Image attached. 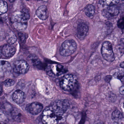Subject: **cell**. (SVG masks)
Returning a JSON list of instances; mask_svg holds the SVG:
<instances>
[{"label":"cell","instance_id":"cell-9","mask_svg":"<svg viewBox=\"0 0 124 124\" xmlns=\"http://www.w3.org/2000/svg\"><path fill=\"white\" fill-rule=\"evenodd\" d=\"M43 109V106L38 102H34L29 104L26 107V109L33 115L39 114Z\"/></svg>","mask_w":124,"mask_h":124},{"label":"cell","instance_id":"cell-28","mask_svg":"<svg viewBox=\"0 0 124 124\" xmlns=\"http://www.w3.org/2000/svg\"><path fill=\"white\" fill-rule=\"evenodd\" d=\"M120 66L121 67L124 68V61L122 62V63H120Z\"/></svg>","mask_w":124,"mask_h":124},{"label":"cell","instance_id":"cell-25","mask_svg":"<svg viewBox=\"0 0 124 124\" xmlns=\"http://www.w3.org/2000/svg\"><path fill=\"white\" fill-rule=\"evenodd\" d=\"M119 91L120 94L124 95V85H123L120 88Z\"/></svg>","mask_w":124,"mask_h":124},{"label":"cell","instance_id":"cell-31","mask_svg":"<svg viewBox=\"0 0 124 124\" xmlns=\"http://www.w3.org/2000/svg\"><path fill=\"white\" fill-rule=\"evenodd\" d=\"M123 106H124V103H123Z\"/></svg>","mask_w":124,"mask_h":124},{"label":"cell","instance_id":"cell-15","mask_svg":"<svg viewBox=\"0 0 124 124\" xmlns=\"http://www.w3.org/2000/svg\"><path fill=\"white\" fill-rule=\"evenodd\" d=\"M85 11V14L87 16L90 18H92L93 17L95 14V8L93 5L89 4L86 6Z\"/></svg>","mask_w":124,"mask_h":124},{"label":"cell","instance_id":"cell-27","mask_svg":"<svg viewBox=\"0 0 124 124\" xmlns=\"http://www.w3.org/2000/svg\"><path fill=\"white\" fill-rule=\"evenodd\" d=\"M111 78L112 77L111 75H107V76H106V77H105V81L107 82H109L111 80Z\"/></svg>","mask_w":124,"mask_h":124},{"label":"cell","instance_id":"cell-13","mask_svg":"<svg viewBox=\"0 0 124 124\" xmlns=\"http://www.w3.org/2000/svg\"><path fill=\"white\" fill-rule=\"evenodd\" d=\"M36 14L38 17L41 20H46L48 16L47 7L44 5L39 6L36 11Z\"/></svg>","mask_w":124,"mask_h":124},{"label":"cell","instance_id":"cell-24","mask_svg":"<svg viewBox=\"0 0 124 124\" xmlns=\"http://www.w3.org/2000/svg\"><path fill=\"white\" fill-rule=\"evenodd\" d=\"M117 26L120 29H124V17L120 18L117 22Z\"/></svg>","mask_w":124,"mask_h":124},{"label":"cell","instance_id":"cell-23","mask_svg":"<svg viewBox=\"0 0 124 124\" xmlns=\"http://www.w3.org/2000/svg\"><path fill=\"white\" fill-rule=\"evenodd\" d=\"M15 83V81L13 79H8L4 81L3 83L6 87H8L14 85Z\"/></svg>","mask_w":124,"mask_h":124},{"label":"cell","instance_id":"cell-26","mask_svg":"<svg viewBox=\"0 0 124 124\" xmlns=\"http://www.w3.org/2000/svg\"><path fill=\"white\" fill-rule=\"evenodd\" d=\"M19 38H20L21 40L22 41H23L25 39V36H24V35L23 34L21 33H19Z\"/></svg>","mask_w":124,"mask_h":124},{"label":"cell","instance_id":"cell-10","mask_svg":"<svg viewBox=\"0 0 124 124\" xmlns=\"http://www.w3.org/2000/svg\"><path fill=\"white\" fill-rule=\"evenodd\" d=\"M12 97L14 101L16 103L21 104L25 101L26 95L22 91L17 90L14 92Z\"/></svg>","mask_w":124,"mask_h":124},{"label":"cell","instance_id":"cell-12","mask_svg":"<svg viewBox=\"0 0 124 124\" xmlns=\"http://www.w3.org/2000/svg\"><path fill=\"white\" fill-rule=\"evenodd\" d=\"M16 48L10 44H6L3 47L2 52L3 55L7 58L12 57L16 53Z\"/></svg>","mask_w":124,"mask_h":124},{"label":"cell","instance_id":"cell-32","mask_svg":"<svg viewBox=\"0 0 124 124\" xmlns=\"http://www.w3.org/2000/svg\"><path fill=\"white\" fill-rule=\"evenodd\" d=\"M63 124V123H61V124Z\"/></svg>","mask_w":124,"mask_h":124},{"label":"cell","instance_id":"cell-7","mask_svg":"<svg viewBox=\"0 0 124 124\" xmlns=\"http://www.w3.org/2000/svg\"><path fill=\"white\" fill-rule=\"evenodd\" d=\"M30 18V14L29 10L26 8H24L20 13L14 16L13 20L15 22L27 23V22L29 19Z\"/></svg>","mask_w":124,"mask_h":124},{"label":"cell","instance_id":"cell-3","mask_svg":"<svg viewBox=\"0 0 124 124\" xmlns=\"http://www.w3.org/2000/svg\"><path fill=\"white\" fill-rule=\"evenodd\" d=\"M77 48V43L74 40H67L62 43L59 52L63 56H69L75 52Z\"/></svg>","mask_w":124,"mask_h":124},{"label":"cell","instance_id":"cell-18","mask_svg":"<svg viewBox=\"0 0 124 124\" xmlns=\"http://www.w3.org/2000/svg\"><path fill=\"white\" fill-rule=\"evenodd\" d=\"M100 3L104 5L110 6L115 5L119 3V0H101L99 1Z\"/></svg>","mask_w":124,"mask_h":124},{"label":"cell","instance_id":"cell-11","mask_svg":"<svg viewBox=\"0 0 124 124\" xmlns=\"http://www.w3.org/2000/svg\"><path fill=\"white\" fill-rule=\"evenodd\" d=\"M88 27L85 23L79 24L77 27V37L79 39L83 40L85 37L88 33Z\"/></svg>","mask_w":124,"mask_h":124},{"label":"cell","instance_id":"cell-22","mask_svg":"<svg viewBox=\"0 0 124 124\" xmlns=\"http://www.w3.org/2000/svg\"><path fill=\"white\" fill-rule=\"evenodd\" d=\"M115 77L121 80H124V71H119L115 73L114 75Z\"/></svg>","mask_w":124,"mask_h":124},{"label":"cell","instance_id":"cell-19","mask_svg":"<svg viewBox=\"0 0 124 124\" xmlns=\"http://www.w3.org/2000/svg\"><path fill=\"white\" fill-rule=\"evenodd\" d=\"M17 38L15 34L12 32L9 35L8 38V44L12 45L14 44L17 41Z\"/></svg>","mask_w":124,"mask_h":124},{"label":"cell","instance_id":"cell-21","mask_svg":"<svg viewBox=\"0 0 124 124\" xmlns=\"http://www.w3.org/2000/svg\"><path fill=\"white\" fill-rule=\"evenodd\" d=\"M30 58L31 59V61L32 63L34 65H35V66H38V65H39L41 63L40 61H39L38 58L36 56L32 55L30 57Z\"/></svg>","mask_w":124,"mask_h":124},{"label":"cell","instance_id":"cell-20","mask_svg":"<svg viewBox=\"0 0 124 124\" xmlns=\"http://www.w3.org/2000/svg\"><path fill=\"white\" fill-rule=\"evenodd\" d=\"M15 27L18 30L20 31H23L27 28V23L22 22H16Z\"/></svg>","mask_w":124,"mask_h":124},{"label":"cell","instance_id":"cell-5","mask_svg":"<svg viewBox=\"0 0 124 124\" xmlns=\"http://www.w3.org/2000/svg\"><path fill=\"white\" fill-rule=\"evenodd\" d=\"M46 72L49 76L53 77L63 74L66 72L67 70L61 64H53L48 66Z\"/></svg>","mask_w":124,"mask_h":124},{"label":"cell","instance_id":"cell-30","mask_svg":"<svg viewBox=\"0 0 124 124\" xmlns=\"http://www.w3.org/2000/svg\"><path fill=\"white\" fill-rule=\"evenodd\" d=\"M10 2H15V0H9Z\"/></svg>","mask_w":124,"mask_h":124},{"label":"cell","instance_id":"cell-29","mask_svg":"<svg viewBox=\"0 0 124 124\" xmlns=\"http://www.w3.org/2000/svg\"><path fill=\"white\" fill-rule=\"evenodd\" d=\"M95 124H104L103 123L101 122H98L97 123H96Z\"/></svg>","mask_w":124,"mask_h":124},{"label":"cell","instance_id":"cell-4","mask_svg":"<svg viewBox=\"0 0 124 124\" xmlns=\"http://www.w3.org/2000/svg\"><path fill=\"white\" fill-rule=\"evenodd\" d=\"M101 53L103 58L107 61L111 62L114 60L112 45L109 41H105L103 43L101 46Z\"/></svg>","mask_w":124,"mask_h":124},{"label":"cell","instance_id":"cell-16","mask_svg":"<svg viewBox=\"0 0 124 124\" xmlns=\"http://www.w3.org/2000/svg\"><path fill=\"white\" fill-rule=\"evenodd\" d=\"M123 118V115L121 112L118 110L114 111L112 114V118L115 121L121 120Z\"/></svg>","mask_w":124,"mask_h":124},{"label":"cell","instance_id":"cell-2","mask_svg":"<svg viewBox=\"0 0 124 124\" xmlns=\"http://www.w3.org/2000/svg\"><path fill=\"white\" fill-rule=\"evenodd\" d=\"M77 78L71 74H67L62 77L60 82V86L65 91L73 90L77 85Z\"/></svg>","mask_w":124,"mask_h":124},{"label":"cell","instance_id":"cell-6","mask_svg":"<svg viewBox=\"0 0 124 124\" xmlns=\"http://www.w3.org/2000/svg\"><path fill=\"white\" fill-rule=\"evenodd\" d=\"M29 69V64L23 60H18L14 63L13 70L14 71L19 74H26Z\"/></svg>","mask_w":124,"mask_h":124},{"label":"cell","instance_id":"cell-8","mask_svg":"<svg viewBox=\"0 0 124 124\" xmlns=\"http://www.w3.org/2000/svg\"><path fill=\"white\" fill-rule=\"evenodd\" d=\"M119 13V9L116 5L108 6L102 11V15L107 18H111L117 16Z\"/></svg>","mask_w":124,"mask_h":124},{"label":"cell","instance_id":"cell-17","mask_svg":"<svg viewBox=\"0 0 124 124\" xmlns=\"http://www.w3.org/2000/svg\"><path fill=\"white\" fill-rule=\"evenodd\" d=\"M8 9V3L6 1L1 0L0 4V14L7 13Z\"/></svg>","mask_w":124,"mask_h":124},{"label":"cell","instance_id":"cell-1","mask_svg":"<svg viewBox=\"0 0 124 124\" xmlns=\"http://www.w3.org/2000/svg\"><path fill=\"white\" fill-rule=\"evenodd\" d=\"M69 106L67 100L54 101L43 110L41 115L42 122L44 124H58Z\"/></svg>","mask_w":124,"mask_h":124},{"label":"cell","instance_id":"cell-14","mask_svg":"<svg viewBox=\"0 0 124 124\" xmlns=\"http://www.w3.org/2000/svg\"><path fill=\"white\" fill-rule=\"evenodd\" d=\"M11 69L10 64L6 61H2L0 63V72L1 73H6L10 72Z\"/></svg>","mask_w":124,"mask_h":124}]
</instances>
